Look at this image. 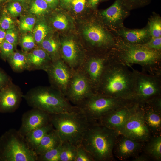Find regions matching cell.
Wrapping results in <instances>:
<instances>
[{
  "label": "cell",
  "mask_w": 161,
  "mask_h": 161,
  "mask_svg": "<svg viewBox=\"0 0 161 161\" xmlns=\"http://www.w3.org/2000/svg\"><path fill=\"white\" fill-rule=\"evenodd\" d=\"M29 6L30 12L38 15L46 12L49 7L44 0H31Z\"/></svg>",
  "instance_id": "cell-30"
},
{
  "label": "cell",
  "mask_w": 161,
  "mask_h": 161,
  "mask_svg": "<svg viewBox=\"0 0 161 161\" xmlns=\"http://www.w3.org/2000/svg\"><path fill=\"white\" fill-rule=\"evenodd\" d=\"M15 47L4 40L0 46V52L2 58L4 60L7 59L14 52Z\"/></svg>",
  "instance_id": "cell-35"
},
{
  "label": "cell",
  "mask_w": 161,
  "mask_h": 161,
  "mask_svg": "<svg viewBox=\"0 0 161 161\" xmlns=\"http://www.w3.org/2000/svg\"><path fill=\"white\" fill-rule=\"evenodd\" d=\"M60 51L61 59L74 71L79 68L86 56L77 43L72 39L61 42Z\"/></svg>",
  "instance_id": "cell-16"
},
{
  "label": "cell",
  "mask_w": 161,
  "mask_h": 161,
  "mask_svg": "<svg viewBox=\"0 0 161 161\" xmlns=\"http://www.w3.org/2000/svg\"><path fill=\"white\" fill-rule=\"evenodd\" d=\"M112 32L124 41L134 44H145L151 38L147 25L137 29H129L123 27Z\"/></svg>",
  "instance_id": "cell-20"
},
{
  "label": "cell",
  "mask_w": 161,
  "mask_h": 161,
  "mask_svg": "<svg viewBox=\"0 0 161 161\" xmlns=\"http://www.w3.org/2000/svg\"><path fill=\"white\" fill-rule=\"evenodd\" d=\"M134 71L135 75L134 100L142 104L159 97L160 85L157 78L135 70Z\"/></svg>",
  "instance_id": "cell-8"
},
{
  "label": "cell",
  "mask_w": 161,
  "mask_h": 161,
  "mask_svg": "<svg viewBox=\"0 0 161 161\" xmlns=\"http://www.w3.org/2000/svg\"><path fill=\"white\" fill-rule=\"evenodd\" d=\"M48 32L47 25L43 23H40L35 27L33 31V37L35 42L40 45L45 38Z\"/></svg>",
  "instance_id": "cell-32"
},
{
  "label": "cell",
  "mask_w": 161,
  "mask_h": 161,
  "mask_svg": "<svg viewBox=\"0 0 161 161\" xmlns=\"http://www.w3.org/2000/svg\"><path fill=\"white\" fill-rule=\"evenodd\" d=\"M73 0H61V1L64 5L68 6L71 4L72 1Z\"/></svg>",
  "instance_id": "cell-50"
},
{
  "label": "cell",
  "mask_w": 161,
  "mask_h": 161,
  "mask_svg": "<svg viewBox=\"0 0 161 161\" xmlns=\"http://www.w3.org/2000/svg\"><path fill=\"white\" fill-rule=\"evenodd\" d=\"M62 142L57 147L37 156L38 161H59L60 154L62 147Z\"/></svg>",
  "instance_id": "cell-31"
},
{
  "label": "cell",
  "mask_w": 161,
  "mask_h": 161,
  "mask_svg": "<svg viewBox=\"0 0 161 161\" xmlns=\"http://www.w3.org/2000/svg\"><path fill=\"white\" fill-rule=\"evenodd\" d=\"M74 71L61 59L52 61L45 72L51 86L65 96Z\"/></svg>",
  "instance_id": "cell-12"
},
{
  "label": "cell",
  "mask_w": 161,
  "mask_h": 161,
  "mask_svg": "<svg viewBox=\"0 0 161 161\" xmlns=\"http://www.w3.org/2000/svg\"><path fill=\"white\" fill-rule=\"evenodd\" d=\"M134 71H130L126 65L112 56L94 93L134 101Z\"/></svg>",
  "instance_id": "cell-1"
},
{
  "label": "cell",
  "mask_w": 161,
  "mask_h": 161,
  "mask_svg": "<svg viewBox=\"0 0 161 161\" xmlns=\"http://www.w3.org/2000/svg\"><path fill=\"white\" fill-rule=\"evenodd\" d=\"M83 33L92 47L110 52L114 47L116 37L101 25L93 24L86 28Z\"/></svg>",
  "instance_id": "cell-13"
},
{
  "label": "cell",
  "mask_w": 161,
  "mask_h": 161,
  "mask_svg": "<svg viewBox=\"0 0 161 161\" xmlns=\"http://www.w3.org/2000/svg\"><path fill=\"white\" fill-rule=\"evenodd\" d=\"M75 161H94L90 153L80 145L77 146Z\"/></svg>",
  "instance_id": "cell-34"
},
{
  "label": "cell",
  "mask_w": 161,
  "mask_h": 161,
  "mask_svg": "<svg viewBox=\"0 0 161 161\" xmlns=\"http://www.w3.org/2000/svg\"><path fill=\"white\" fill-rule=\"evenodd\" d=\"M48 4L49 7L54 8L58 5L59 0H44Z\"/></svg>",
  "instance_id": "cell-46"
},
{
  "label": "cell",
  "mask_w": 161,
  "mask_h": 161,
  "mask_svg": "<svg viewBox=\"0 0 161 161\" xmlns=\"http://www.w3.org/2000/svg\"><path fill=\"white\" fill-rule=\"evenodd\" d=\"M9 0H0V4H2L6 2Z\"/></svg>",
  "instance_id": "cell-51"
},
{
  "label": "cell",
  "mask_w": 161,
  "mask_h": 161,
  "mask_svg": "<svg viewBox=\"0 0 161 161\" xmlns=\"http://www.w3.org/2000/svg\"><path fill=\"white\" fill-rule=\"evenodd\" d=\"M74 106L71 111L50 114V123L58 132L62 143L68 142L77 146L81 145L87 131L96 121L90 120L80 109Z\"/></svg>",
  "instance_id": "cell-2"
},
{
  "label": "cell",
  "mask_w": 161,
  "mask_h": 161,
  "mask_svg": "<svg viewBox=\"0 0 161 161\" xmlns=\"http://www.w3.org/2000/svg\"><path fill=\"white\" fill-rule=\"evenodd\" d=\"M112 57L111 51L104 55L86 56L78 69L82 72L88 79L94 93Z\"/></svg>",
  "instance_id": "cell-9"
},
{
  "label": "cell",
  "mask_w": 161,
  "mask_h": 161,
  "mask_svg": "<svg viewBox=\"0 0 161 161\" xmlns=\"http://www.w3.org/2000/svg\"><path fill=\"white\" fill-rule=\"evenodd\" d=\"M119 134L118 132L96 122L87 131L81 145L94 161H112L114 160V147Z\"/></svg>",
  "instance_id": "cell-3"
},
{
  "label": "cell",
  "mask_w": 161,
  "mask_h": 161,
  "mask_svg": "<svg viewBox=\"0 0 161 161\" xmlns=\"http://www.w3.org/2000/svg\"><path fill=\"white\" fill-rule=\"evenodd\" d=\"M88 80L79 70L74 71L65 95L67 100L76 106L94 93Z\"/></svg>",
  "instance_id": "cell-11"
},
{
  "label": "cell",
  "mask_w": 161,
  "mask_h": 161,
  "mask_svg": "<svg viewBox=\"0 0 161 161\" xmlns=\"http://www.w3.org/2000/svg\"><path fill=\"white\" fill-rule=\"evenodd\" d=\"M131 10L125 0H115L111 6L101 11L100 14L113 32L124 27V21Z\"/></svg>",
  "instance_id": "cell-14"
},
{
  "label": "cell",
  "mask_w": 161,
  "mask_h": 161,
  "mask_svg": "<svg viewBox=\"0 0 161 161\" xmlns=\"http://www.w3.org/2000/svg\"><path fill=\"white\" fill-rule=\"evenodd\" d=\"M148 141L145 148V153L150 157L154 160L161 161V134L154 136L151 137Z\"/></svg>",
  "instance_id": "cell-26"
},
{
  "label": "cell",
  "mask_w": 161,
  "mask_h": 161,
  "mask_svg": "<svg viewBox=\"0 0 161 161\" xmlns=\"http://www.w3.org/2000/svg\"><path fill=\"white\" fill-rule=\"evenodd\" d=\"M6 30L0 27V46L5 40Z\"/></svg>",
  "instance_id": "cell-48"
},
{
  "label": "cell",
  "mask_w": 161,
  "mask_h": 161,
  "mask_svg": "<svg viewBox=\"0 0 161 161\" xmlns=\"http://www.w3.org/2000/svg\"><path fill=\"white\" fill-rule=\"evenodd\" d=\"M147 26L151 37H161V18L160 16L153 13L149 19Z\"/></svg>",
  "instance_id": "cell-28"
},
{
  "label": "cell",
  "mask_w": 161,
  "mask_h": 161,
  "mask_svg": "<svg viewBox=\"0 0 161 161\" xmlns=\"http://www.w3.org/2000/svg\"><path fill=\"white\" fill-rule=\"evenodd\" d=\"M7 60L14 71L20 72L29 70L26 53L14 52Z\"/></svg>",
  "instance_id": "cell-25"
},
{
  "label": "cell",
  "mask_w": 161,
  "mask_h": 161,
  "mask_svg": "<svg viewBox=\"0 0 161 161\" xmlns=\"http://www.w3.org/2000/svg\"><path fill=\"white\" fill-rule=\"evenodd\" d=\"M100 1V0H88V2L91 7L95 8L97 6Z\"/></svg>",
  "instance_id": "cell-49"
},
{
  "label": "cell",
  "mask_w": 161,
  "mask_h": 161,
  "mask_svg": "<svg viewBox=\"0 0 161 161\" xmlns=\"http://www.w3.org/2000/svg\"><path fill=\"white\" fill-rule=\"evenodd\" d=\"M102 0V1H103V0Z\"/></svg>",
  "instance_id": "cell-52"
},
{
  "label": "cell",
  "mask_w": 161,
  "mask_h": 161,
  "mask_svg": "<svg viewBox=\"0 0 161 161\" xmlns=\"http://www.w3.org/2000/svg\"><path fill=\"white\" fill-rule=\"evenodd\" d=\"M86 2V0H73L71 4L75 12L80 13L84 9Z\"/></svg>",
  "instance_id": "cell-43"
},
{
  "label": "cell",
  "mask_w": 161,
  "mask_h": 161,
  "mask_svg": "<svg viewBox=\"0 0 161 161\" xmlns=\"http://www.w3.org/2000/svg\"><path fill=\"white\" fill-rule=\"evenodd\" d=\"M35 41L32 35H27L24 36L22 39L21 45L22 49L26 52L32 50L35 48Z\"/></svg>",
  "instance_id": "cell-36"
},
{
  "label": "cell",
  "mask_w": 161,
  "mask_h": 161,
  "mask_svg": "<svg viewBox=\"0 0 161 161\" xmlns=\"http://www.w3.org/2000/svg\"><path fill=\"white\" fill-rule=\"evenodd\" d=\"M7 10L11 15L16 17L21 13L23 6L18 2L10 1L7 5Z\"/></svg>",
  "instance_id": "cell-38"
},
{
  "label": "cell",
  "mask_w": 161,
  "mask_h": 161,
  "mask_svg": "<svg viewBox=\"0 0 161 161\" xmlns=\"http://www.w3.org/2000/svg\"><path fill=\"white\" fill-rule=\"evenodd\" d=\"M132 101L94 93L75 106L90 120L97 121L109 112Z\"/></svg>",
  "instance_id": "cell-7"
},
{
  "label": "cell",
  "mask_w": 161,
  "mask_h": 161,
  "mask_svg": "<svg viewBox=\"0 0 161 161\" xmlns=\"http://www.w3.org/2000/svg\"><path fill=\"white\" fill-rule=\"evenodd\" d=\"M23 95L20 89L12 82L0 90V112H13L18 107Z\"/></svg>",
  "instance_id": "cell-18"
},
{
  "label": "cell",
  "mask_w": 161,
  "mask_h": 161,
  "mask_svg": "<svg viewBox=\"0 0 161 161\" xmlns=\"http://www.w3.org/2000/svg\"><path fill=\"white\" fill-rule=\"evenodd\" d=\"M62 143L59 161H75L77 146L68 142Z\"/></svg>",
  "instance_id": "cell-29"
},
{
  "label": "cell",
  "mask_w": 161,
  "mask_h": 161,
  "mask_svg": "<svg viewBox=\"0 0 161 161\" xmlns=\"http://www.w3.org/2000/svg\"><path fill=\"white\" fill-rule=\"evenodd\" d=\"M0 27L5 30L14 28V22L10 17L3 15L0 18Z\"/></svg>",
  "instance_id": "cell-40"
},
{
  "label": "cell",
  "mask_w": 161,
  "mask_h": 161,
  "mask_svg": "<svg viewBox=\"0 0 161 161\" xmlns=\"http://www.w3.org/2000/svg\"><path fill=\"white\" fill-rule=\"evenodd\" d=\"M131 10L141 8L148 5L151 0H125Z\"/></svg>",
  "instance_id": "cell-39"
},
{
  "label": "cell",
  "mask_w": 161,
  "mask_h": 161,
  "mask_svg": "<svg viewBox=\"0 0 161 161\" xmlns=\"http://www.w3.org/2000/svg\"><path fill=\"white\" fill-rule=\"evenodd\" d=\"M37 155L30 149L18 131L10 129L0 137V161H37Z\"/></svg>",
  "instance_id": "cell-6"
},
{
  "label": "cell",
  "mask_w": 161,
  "mask_h": 161,
  "mask_svg": "<svg viewBox=\"0 0 161 161\" xmlns=\"http://www.w3.org/2000/svg\"><path fill=\"white\" fill-rule=\"evenodd\" d=\"M61 143L58 132L54 128L44 136L35 152L37 156L42 155L57 147Z\"/></svg>",
  "instance_id": "cell-23"
},
{
  "label": "cell",
  "mask_w": 161,
  "mask_h": 161,
  "mask_svg": "<svg viewBox=\"0 0 161 161\" xmlns=\"http://www.w3.org/2000/svg\"><path fill=\"white\" fill-rule=\"evenodd\" d=\"M40 46L48 54L52 62L61 59L60 43L54 38H45Z\"/></svg>",
  "instance_id": "cell-27"
},
{
  "label": "cell",
  "mask_w": 161,
  "mask_h": 161,
  "mask_svg": "<svg viewBox=\"0 0 161 161\" xmlns=\"http://www.w3.org/2000/svg\"><path fill=\"white\" fill-rule=\"evenodd\" d=\"M145 155H142L140 156H137L135 157L133 161H148L150 159V157L146 154Z\"/></svg>",
  "instance_id": "cell-45"
},
{
  "label": "cell",
  "mask_w": 161,
  "mask_h": 161,
  "mask_svg": "<svg viewBox=\"0 0 161 161\" xmlns=\"http://www.w3.org/2000/svg\"><path fill=\"white\" fill-rule=\"evenodd\" d=\"M50 123V114L39 109L32 108L23 114L21 125L18 131L24 137L28 132Z\"/></svg>",
  "instance_id": "cell-17"
},
{
  "label": "cell",
  "mask_w": 161,
  "mask_h": 161,
  "mask_svg": "<svg viewBox=\"0 0 161 161\" xmlns=\"http://www.w3.org/2000/svg\"><path fill=\"white\" fill-rule=\"evenodd\" d=\"M26 53L29 71L42 70L46 71L52 62L48 54L41 47Z\"/></svg>",
  "instance_id": "cell-21"
},
{
  "label": "cell",
  "mask_w": 161,
  "mask_h": 161,
  "mask_svg": "<svg viewBox=\"0 0 161 161\" xmlns=\"http://www.w3.org/2000/svg\"><path fill=\"white\" fill-rule=\"evenodd\" d=\"M35 22V19L32 16H28L24 18L19 24L20 29L24 31L31 32Z\"/></svg>",
  "instance_id": "cell-37"
},
{
  "label": "cell",
  "mask_w": 161,
  "mask_h": 161,
  "mask_svg": "<svg viewBox=\"0 0 161 161\" xmlns=\"http://www.w3.org/2000/svg\"><path fill=\"white\" fill-rule=\"evenodd\" d=\"M118 133L142 143L149 140L151 134L145 124L141 104L126 121Z\"/></svg>",
  "instance_id": "cell-10"
},
{
  "label": "cell",
  "mask_w": 161,
  "mask_h": 161,
  "mask_svg": "<svg viewBox=\"0 0 161 161\" xmlns=\"http://www.w3.org/2000/svg\"></svg>",
  "instance_id": "cell-53"
},
{
  "label": "cell",
  "mask_w": 161,
  "mask_h": 161,
  "mask_svg": "<svg viewBox=\"0 0 161 161\" xmlns=\"http://www.w3.org/2000/svg\"><path fill=\"white\" fill-rule=\"evenodd\" d=\"M52 24L55 28L59 30H64L68 27L69 21L65 15L59 14L57 15L53 18Z\"/></svg>",
  "instance_id": "cell-33"
},
{
  "label": "cell",
  "mask_w": 161,
  "mask_h": 161,
  "mask_svg": "<svg viewBox=\"0 0 161 161\" xmlns=\"http://www.w3.org/2000/svg\"><path fill=\"white\" fill-rule=\"evenodd\" d=\"M142 105L145 122L151 134H161V112L149 104Z\"/></svg>",
  "instance_id": "cell-22"
},
{
  "label": "cell",
  "mask_w": 161,
  "mask_h": 161,
  "mask_svg": "<svg viewBox=\"0 0 161 161\" xmlns=\"http://www.w3.org/2000/svg\"><path fill=\"white\" fill-rule=\"evenodd\" d=\"M53 129L52 125L50 123L27 133L24 137L30 148L35 151L44 136Z\"/></svg>",
  "instance_id": "cell-24"
},
{
  "label": "cell",
  "mask_w": 161,
  "mask_h": 161,
  "mask_svg": "<svg viewBox=\"0 0 161 161\" xmlns=\"http://www.w3.org/2000/svg\"><path fill=\"white\" fill-rule=\"evenodd\" d=\"M115 37V45L111 53L117 61L128 66L138 64L150 68L160 63L161 51L151 49L143 44L129 43Z\"/></svg>",
  "instance_id": "cell-4"
},
{
  "label": "cell",
  "mask_w": 161,
  "mask_h": 161,
  "mask_svg": "<svg viewBox=\"0 0 161 161\" xmlns=\"http://www.w3.org/2000/svg\"><path fill=\"white\" fill-rule=\"evenodd\" d=\"M140 105L135 101L131 102L109 112L97 122L106 127L118 132L126 121Z\"/></svg>",
  "instance_id": "cell-15"
},
{
  "label": "cell",
  "mask_w": 161,
  "mask_h": 161,
  "mask_svg": "<svg viewBox=\"0 0 161 161\" xmlns=\"http://www.w3.org/2000/svg\"><path fill=\"white\" fill-rule=\"evenodd\" d=\"M143 143L119 134L114 147L113 155L121 160L135 157L142 150L143 146Z\"/></svg>",
  "instance_id": "cell-19"
},
{
  "label": "cell",
  "mask_w": 161,
  "mask_h": 161,
  "mask_svg": "<svg viewBox=\"0 0 161 161\" xmlns=\"http://www.w3.org/2000/svg\"><path fill=\"white\" fill-rule=\"evenodd\" d=\"M17 33L14 28L6 30L5 40L15 47L17 43Z\"/></svg>",
  "instance_id": "cell-42"
},
{
  "label": "cell",
  "mask_w": 161,
  "mask_h": 161,
  "mask_svg": "<svg viewBox=\"0 0 161 161\" xmlns=\"http://www.w3.org/2000/svg\"><path fill=\"white\" fill-rule=\"evenodd\" d=\"M11 82V78L0 69V90Z\"/></svg>",
  "instance_id": "cell-44"
},
{
  "label": "cell",
  "mask_w": 161,
  "mask_h": 161,
  "mask_svg": "<svg viewBox=\"0 0 161 161\" xmlns=\"http://www.w3.org/2000/svg\"><path fill=\"white\" fill-rule=\"evenodd\" d=\"M31 0H9L10 1H16L19 3L23 7L29 5Z\"/></svg>",
  "instance_id": "cell-47"
},
{
  "label": "cell",
  "mask_w": 161,
  "mask_h": 161,
  "mask_svg": "<svg viewBox=\"0 0 161 161\" xmlns=\"http://www.w3.org/2000/svg\"><path fill=\"white\" fill-rule=\"evenodd\" d=\"M23 97L32 108L50 114L69 112L74 108L59 91L52 86H38L32 88Z\"/></svg>",
  "instance_id": "cell-5"
},
{
  "label": "cell",
  "mask_w": 161,
  "mask_h": 161,
  "mask_svg": "<svg viewBox=\"0 0 161 161\" xmlns=\"http://www.w3.org/2000/svg\"><path fill=\"white\" fill-rule=\"evenodd\" d=\"M143 44L151 49L161 51V37H151L147 42Z\"/></svg>",
  "instance_id": "cell-41"
}]
</instances>
